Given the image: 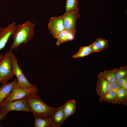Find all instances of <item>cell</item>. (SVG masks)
<instances>
[{
  "instance_id": "6da1fadb",
  "label": "cell",
  "mask_w": 127,
  "mask_h": 127,
  "mask_svg": "<svg viewBox=\"0 0 127 127\" xmlns=\"http://www.w3.org/2000/svg\"><path fill=\"white\" fill-rule=\"evenodd\" d=\"M36 24L28 20L16 27L12 35L13 41L10 51L14 49L17 50L21 44L26 45L34 37V28Z\"/></svg>"
},
{
  "instance_id": "7a4b0ae2",
  "label": "cell",
  "mask_w": 127,
  "mask_h": 127,
  "mask_svg": "<svg viewBox=\"0 0 127 127\" xmlns=\"http://www.w3.org/2000/svg\"><path fill=\"white\" fill-rule=\"evenodd\" d=\"M25 99L31 112L36 114L49 117L56 109L47 105L37 95L34 94Z\"/></svg>"
},
{
  "instance_id": "3957f363",
  "label": "cell",
  "mask_w": 127,
  "mask_h": 127,
  "mask_svg": "<svg viewBox=\"0 0 127 127\" xmlns=\"http://www.w3.org/2000/svg\"><path fill=\"white\" fill-rule=\"evenodd\" d=\"M37 87L35 85L32 88L26 89L21 87L17 83L0 106L9 102L25 99L34 94H37Z\"/></svg>"
},
{
  "instance_id": "277c9868",
  "label": "cell",
  "mask_w": 127,
  "mask_h": 127,
  "mask_svg": "<svg viewBox=\"0 0 127 127\" xmlns=\"http://www.w3.org/2000/svg\"><path fill=\"white\" fill-rule=\"evenodd\" d=\"M12 51L6 52L0 61V82L4 83L12 79L13 75L11 58Z\"/></svg>"
},
{
  "instance_id": "5b68a950",
  "label": "cell",
  "mask_w": 127,
  "mask_h": 127,
  "mask_svg": "<svg viewBox=\"0 0 127 127\" xmlns=\"http://www.w3.org/2000/svg\"><path fill=\"white\" fill-rule=\"evenodd\" d=\"M12 72L13 75L17 77V83L22 87L26 89L32 88L35 85L30 83L25 77L22 69L19 66L15 55L11 54Z\"/></svg>"
},
{
  "instance_id": "8992f818",
  "label": "cell",
  "mask_w": 127,
  "mask_h": 127,
  "mask_svg": "<svg viewBox=\"0 0 127 127\" xmlns=\"http://www.w3.org/2000/svg\"><path fill=\"white\" fill-rule=\"evenodd\" d=\"M12 111L31 112L26 100L24 99L9 102L0 106V113L8 114Z\"/></svg>"
},
{
  "instance_id": "52a82bcc",
  "label": "cell",
  "mask_w": 127,
  "mask_h": 127,
  "mask_svg": "<svg viewBox=\"0 0 127 127\" xmlns=\"http://www.w3.org/2000/svg\"><path fill=\"white\" fill-rule=\"evenodd\" d=\"M79 9L65 13L61 16L63 19L65 29L76 33V24L77 20L80 17Z\"/></svg>"
},
{
  "instance_id": "ba28073f",
  "label": "cell",
  "mask_w": 127,
  "mask_h": 127,
  "mask_svg": "<svg viewBox=\"0 0 127 127\" xmlns=\"http://www.w3.org/2000/svg\"><path fill=\"white\" fill-rule=\"evenodd\" d=\"M48 27L52 36L56 38L60 33L64 29L62 16L51 17L48 24Z\"/></svg>"
},
{
  "instance_id": "9c48e42d",
  "label": "cell",
  "mask_w": 127,
  "mask_h": 127,
  "mask_svg": "<svg viewBox=\"0 0 127 127\" xmlns=\"http://www.w3.org/2000/svg\"><path fill=\"white\" fill-rule=\"evenodd\" d=\"M15 22L10 24L5 28L0 27V51L5 47L16 27Z\"/></svg>"
},
{
  "instance_id": "30bf717a",
  "label": "cell",
  "mask_w": 127,
  "mask_h": 127,
  "mask_svg": "<svg viewBox=\"0 0 127 127\" xmlns=\"http://www.w3.org/2000/svg\"><path fill=\"white\" fill-rule=\"evenodd\" d=\"M52 127L60 126L66 119L64 115L63 105L58 108L49 117Z\"/></svg>"
},
{
  "instance_id": "8fae6325",
  "label": "cell",
  "mask_w": 127,
  "mask_h": 127,
  "mask_svg": "<svg viewBox=\"0 0 127 127\" xmlns=\"http://www.w3.org/2000/svg\"><path fill=\"white\" fill-rule=\"evenodd\" d=\"M17 79L10 83L2 84L0 87V105L10 93L17 83Z\"/></svg>"
},
{
  "instance_id": "7c38bea8",
  "label": "cell",
  "mask_w": 127,
  "mask_h": 127,
  "mask_svg": "<svg viewBox=\"0 0 127 127\" xmlns=\"http://www.w3.org/2000/svg\"><path fill=\"white\" fill-rule=\"evenodd\" d=\"M76 33L64 29L59 34L56 38V45L59 46L62 44L73 40L75 37Z\"/></svg>"
},
{
  "instance_id": "4fadbf2b",
  "label": "cell",
  "mask_w": 127,
  "mask_h": 127,
  "mask_svg": "<svg viewBox=\"0 0 127 127\" xmlns=\"http://www.w3.org/2000/svg\"><path fill=\"white\" fill-rule=\"evenodd\" d=\"M98 76L96 90L97 94L100 97L110 90V83L102 78Z\"/></svg>"
},
{
  "instance_id": "5bb4252c",
  "label": "cell",
  "mask_w": 127,
  "mask_h": 127,
  "mask_svg": "<svg viewBox=\"0 0 127 127\" xmlns=\"http://www.w3.org/2000/svg\"><path fill=\"white\" fill-rule=\"evenodd\" d=\"M76 108V102L74 99L67 101L63 105L64 111L66 119L75 113Z\"/></svg>"
},
{
  "instance_id": "9a60e30c",
  "label": "cell",
  "mask_w": 127,
  "mask_h": 127,
  "mask_svg": "<svg viewBox=\"0 0 127 127\" xmlns=\"http://www.w3.org/2000/svg\"><path fill=\"white\" fill-rule=\"evenodd\" d=\"M99 101L119 104L118 100L116 93L111 90L104 95L100 97Z\"/></svg>"
},
{
  "instance_id": "2e32d148",
  "label": "cell",
  "mask_w": 127,
  "mask_h": 127,
  "mask_svg": "<svg viewBox=\"0 0 127 127\" xmlns=\"http://www.w3.org/2000/svg\"><path fill=\"white\" fill-rule=\"evenodd\" d=\"M34 115L35 119V127H52L49 117Z\"/></svg>"
},
{
  "instance_id": "e0dca14e",
  "label": "cell",
  "mask_w": 127,
  "mask_h": 127,
  "mask_svg": "<svg viewBox=\"0 0 127 127\" xmlns=\"http://www.w3.org/2000/svg\"><path fill=\"white\" fill-rule=\"evenodd\" d=\"M116 69L102 71L98 74V76L102 78L110 83L116 82L115 72Z\"/></svg>"
},
{
  "instance_id": "ac0fdd59",
  "label": "cell",
  "mask_w": 127,
  "mask_h": 127,
  "mask_svg": "<svg viewBox=\"0 0 127 127\" xmlns=\"http://www.w3.org/2000/svg\"><path fill=\"white\" fill-rule=\"evenodd\" d=\"M116 94L119 104L126 106L127 104V90L120 88Z\"/></svg>"
},
{
  "instance_id": "d6986e66",
  "label": "cell",
  "mask_w": 127,
  "mask_h": 127,
  "mask_svg": "<svg viewBox=\"0 0 127 127\" xmlns=\"http://www.w3.org/2000/svg\"><path fill=\"white\" fill-rule=\"evenodd\" d=\"M79 0H66L65 12L79 9Z\"/></svg>"
},
{
  "instance_id": "ffe728a7",
  "label": "cell",
  "mask_w": 127,
  "mask_h": 127,
  "mask_svg": "<svg viewBox=\"0 0 127 127\" xmlns=\"http://www.w3.org/2000/svg\"><path fill=\"white\" fill-rule=\"evenodd\" d=\"M127 75V67H120L118 69L117 68L115 72V75L117 79Z\"/></svg>"
},
{
  "instance_id": "44dd1931",
  "label": "cell",
  "mask_w": 127,
  "mask_h": 127,
  "mask_svg": "<svg viewBox=\"0 0 127 127\" xmlns=\"http://www.w3.org/2000/svg\"><path fill=\"white\" fill-rule=\"evenodd\" d=\"M102 50L107 48L108 46L107 40L102 38H98L96 40Z\"/></svg>"
},
{
  "instance_id": "7402d4cb",
  "label": "cell",
  "mask_w": 127,
  "mask_h": 127,
  "mask_svg": "<svg viewBox=\"0 0 127 127\" xmlns=\"http://www.w3.org/2000/svg\"><path fill=\"white\" fill-rule=\"evenodd\" d=\"M127 80V75L117 79L116 83L120 88H123Z\"/></svg>"
},
{
  "instance_id": "603a6c76",
  "label": "cell",
  "mask_w": 127,
  "mask_h": 127,
  "mask_svg": "<svg viewBox=\"0 0 127 127\" xmlns=\"http://www.w3.org/2000/svg\"><path fill=\"white\" fill-rule=\"evenodd\" d=\"M92 53L91 52L85 51H78L76 54L73 55L72 58H77L80 57H83L88 56Z\"/></svg>"
},
{
  "instance_id": "cb8c5ba5",
  "label": "cell",
  "mask_w": 127,
  "mask_h": 127,
  "mask_svg": "<svg viewBox=\"0 0 127 127\" xmlns=\"http://www.w3.org/2000/svg\"><path fill=\"white\" fill-rule=\"evenodd\" d=\"M91 44L93 52H99L102 51L99 44L96 40Z\"/></svg>"
},
{
  "instance_id": "d4e9b609",
  "label": "cell",
  "mask_w": 127,
  "mask_h": 127,
  "mask_svg": "<svg viewBox=\"0 0 127 127\" xmlns=\"http://www.w3.org/2000/svg\"><path fill=\"white\" fill-rule=\"evenodd\" d=\"M78 51L88 52H91L92 53H93L91 48V44L87 46L81 47L80 48Z\"/></svg>"
},
{
  "instance_id": "484cf974",
  "label": "cell",
  "mask_w": 127,
  "mask_h": 127,
  "mask_svg": "<svg viewBox=\"0 0 127 127\" xmlns=\"http://www.w3.org/2000/svg\"><path fill=\"white\" fill-rule=\"evenodd\" d=\"M110 89L117 93L120 88L116 82L110 83Z\"/></svg>"
},
{
  "instance_id": "4316f807",
  "label": "cell",
  "mask_w": 127,
  "mask_h": 127,
  "mask_svg": "<svg viewBox=\"0 0 127 127\" xmlns=\"http://www.w3.org/2000/svg\"><path fill=\"white\" fill-rule=\"evenodd\" d=\"M8 113L6 112L0 113V121L1 120L4 119L6 117V115ZM2 126L0 125V127H2Z\"/></svg>"
},
{
  "instance_id": "83f0119b",
  "label": "cell",
  "mask_w": 127,
  "mask_h": 127,
  "mask_svg": "<svg viewBox=\"0 0 127 127\" xmlns=\"http://www.w3.org/2000/svg\"><path fill=\"white\" fill-rule=\"evenodd\" d=\"M123 88L127 90V80L126 81L124 87Z\"/></svg>"
},
{
  "instance_id": "f1b7e54d",
  "label": "cell",
  "mask_w": 127,
  "mask_h": 127,
  "mask_svg": "<svg viewBox=\"0 0 127 127\" xmlns=\"http://www.w3.org/2000/svg\"><path fill=\"white\" fill-rule=\"evenodd\" d=\"M4 55H0V61H1V60H2V58H3V57H4Z\"/></svg>"
},
{
  "instance_id": "f546056e",
  "label": "cell",
  "mask_w": 127,
  "mask_h": 127,
  "mask_svg": "<svg viewBox=\"0 0 127 127\" xmlns=\"http://www.w3.org/2000/svg\"></svg>"
}]
</instances>
